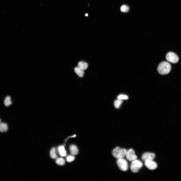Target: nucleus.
Listing matches in <instances>:
<instances>
[{
	"label": "nucleus",
	"mask_w": 181,
	"mask_h": 181,
	"mask_svg": "<svg viewBox=\"0 0 181 181\" xmlns=\"http://www.w3.org/2000/svg\"><path fill=\"white\" fill-rule=\"evenodd\" d=\"M171 69V65L170 63L164 61L159 64L158 70L160 74L165 75L169 73Z\"/></svg>",
	"instance_id": "f257e3e1"
},
{
	"label": "nucleus",
	"mask_w": 181,
	"mask_h": 181,
	"mask_svg": "<svg viewBox=\"0 0 181 181\" xmlns=\"http://www.w3.org/2000/svg\"><path fill=\"white\" fill-rule=\"evenodd\" d=\"M127 152L125 149L117 147L113 150V154L114 156L117 159H122L125 156Z\"/></svg>",
	"instance_id": "f03ea898"
},
{
	"label": "nucleus",
	"mask_w": 181,
	"mask_h": 181,
	"mask_svg": "<svg viewBox=\"0 0 181 181\" xmlns=\"http://www.w3.org/2000/svg\"><path fill=\"white\" fill-rule=\"evenodd\" d=\"M143 164L140 161L135 160L132 161L131 165V169L133 173H137L142 167Z\"/></svg>",
	"instance_id": "7ed1b4c3"
},
{
	"label": "nucleus",
	"mask_w": 181,
	"mask_h": 181,
	"mask_svg": "<svg viewBox=\"0 0 181 181\" xmlns=\"http://www.w3.org/2000/svg\"><path fill=\"white\" fill-rule=\"evenodd\" d=\"M166 58L167 61L174 63H177L179 60L177 55L175 53L172 52L168 53L167 54Z\"/></svg>",
	"instance_id": "20e7f679"
},
{
	"label": "nucleus",
	"mask_w": 181,
	"mask_h": 181,
	"mask_svg": "<svg viewBox=\"0 0 181 181\" xmlns=\"http://www.w3.org/2000/svg\"><path fill=\"white\" fill-rule=\"evenodd\" d=\"M117 164L120 169L123 171H126L128 169L127 162L123 158L119 159L117 161Z\"/></svg>",
	"instance_id": "39448f33"
},
{
	"label": "nucleus",
	"mask_w": 181,
	"mask_h": 181,
	"mask_svg": "<svg viewBox=\"0 0 181 181\" xmlns=\"http://www.w3.org/2000/svg\"><path fill=\"white\" fill-rule=\"evenodd\" d=\"M126 156L127 159L129 161H133L137 158L134 150L132 149H129L127 152Z\"/></svg>",
	"instance_id": "423d86ee"
},
{
	"label": "nucleus",
	"mask_w": 181,
	"mask_h": 181,
	"mask_svg": "<svg viewBox=\"0 0 181 181\" xmlns=\"http://www.w3.org/2000/svg\"><path fill=\"white\" fill-rule=\"evenodd\" d=\"M145 161V165L149 169L151 170H153L157 168V164L152 160H147Z\"/></svg>",
	"instance_id": "0eeeda50"
},
{
	"label": "nucleus",
	"mask_w": 181,
	"mask_h": 181,
	"mask_svg": "<svg viewBox=\"0 0 181 181\" xmlns=\"http://www.w3.org/2000/svg\"><path fill=\"white\" fill-rule=\"evenodd\" d=\"M155 155L154 154L149 152L144 153L142 155V159L145 161L147 160H153L155 158Z\"/></svg>",
	"instance_id": "6e6552de"
},
{
	"label": "nucleus",
	"mask_w": 181,
	"mask_h": 181,
	"mask_svg": "<svg viewBox=\"0 0 181 181\" xmlns=\"http://www.w3.org/2000/svg\"><path fill=\"white\" fill-rule=\"evenodd\" d=\"M8 129V125L6 123L1 122L0 123V132H6L7 131Z\"/></svg>",
	"instance_id": "1a4fd4ad"
},
{
	"label": "nucleus",
	"mask_w": 181,
	"mask_h": 181,
	"mask_svg": "<svg viewBox=\"0 0 181 181\" xmlns=\"http://www.w3.org/2000/svg\"><path fill=\"white\" fill-rule=\"evenodd\" d=\"M70 150L71 154L73 156L76 155L78 153V149L77 147L74 145H72L70 146Z\"/></svg>",
	"instance_id": "9d476101"
},
{
	"label": "nucleus",
	"mask_w": 181,
	"mask_h": 181,
	"mask_svg": "<svg viewBox=\"0 0 181 181\" xmlns=\"http://www.w3.org/2000/svg\"><path fill=\"white\" fill-rule=\"evenodd\" d=\"M88 66L87 63L83 61L80 62L78 64V67L83 70L86 69Z\"/></svg>",
	"instance_id": "9b49d317"
},
{
	"label": "nucleus",
	"mask_w": 181,
	"mask_h": 181,
	"mask_svg": "<svg viewBox=\"0 0 181 181\" xmlns=\"http://www.w3.org/2000/svg\"><path fill=\"white\" fill-rule=\"evenodd\" d=\"M58 150L60 156L65 157L66 156V152L64 146H61L58 148Z\"/></svg>",
	"instance_id": "f8f14e48"
},
{
	"label": "nucleus",
	"mask_w": 181,
	"mask_h": 181,
	"mask_svg": "<svg viewBox=\"0 0 181 181\" xmlns=\"http://www.w3.org/2000/svg\"><path fill=\"white\" fill-rule=\"evenodd\" d=\"M74 71L75 73L80 77H83L84 75V72L83 70L78 67H75L74 68Z\"/></svg>",
	"instance_id": "ddd939ff"
},
{
	"label": "nucleus",
	"mask_w": 181,
	"mask_h": 181,
	"mask_svg": "<svg viewBox=\"0 0 181 181\" xmlns=\"http://www.w3.org/2000/svg\"><path fill=\"white\" fill-rule=\"evenodd\" d=\"M50 154V157L52 158L55 159L57 158V156L56 154V149L55 148H53L51 149Z\"/></svg>",
	"instance_id": "4468645a"
},
{
	"label": "nucleus",
	"mask_w": 181,
	"mask_h": 181,
	"mask_svg": "<svg viewBox=\"0 0 181 181\" xmlns=\"http://www.w3.org/2000/svg\"><path fill=\"white\" fill-rule=\"evenodd\" d=\"M12 104L11 98L9 96H7L5 98L4 101V104L6 107H8Z\"/></svg>",
	"instance_id": "2eb2a0df"
},
{
	"label": "nucleus",
	"mask_w": 181,
	"mask_h": 181,
	"mask_svg": "<svg viewBox=\"0 0 181 181\" xmlns=\"http://www.w3.org/2000/svg\"><path fill=\"white\" fill-rule=\"evenodd\" d=\"M122 102L123 101L122 100L118 99L116 100L114 103L115 107L117 109L119 108Z\"/></svg>",
	"instance_id": "dca6fc26"
},
{
	"label": "nucleus",
	"mask_w": 181,
	"mask_h": 181,
	"mask_svg": "<svg viewBox=\"0 0 181 181\" xmlns=\"http://www.w3.org/2000/svg\"><path fill=\"white\" fill-rule=\"evenodd\" d=\"M56 162L57 164L60 166H63L65 163V160L62 158H59L57 159Z\"/></svg>",
	"instance_id": "f3484780"
},
{
	"label": "nucleus",
	"mask_w": 181,
	"mask_h": 181,
	"mask_svg": "<svg viewBox=\"0 0 181 181\" xmlns=\"http://www.w3.org/2000/svg\"><path fill=\"white\" fill-rule=\"evenodd\" d=\"M129 9V7L126 5H122L121 8V12H128Z\"/></svg>",
	"instance_id": "a211bd4d"
},
{
	"label": "nucleus",
	"mask_w": 181,
	"mask_h": 181,
	"mask_svg": "<svg viewBox=\"0 0 181 181\" xmlns=\"http://www.w3.org/2000/svg\"><path fill=\"white\" fill-rule=\"evenodd\" d=\"M128 98V97L127 95L124 94L120 95L117 97L118 99L122 100H127Z\"/></svg>",
	"instance_id": "6ab92c4d"
},
{
	"label": "nucleus",
	"mask_w": 181,
	"mask_h": 181,
	"mask_svg": "<svg viewBox=\"0 0 181 181\" xmlns=\"http://www.w3.org/2000/svg\"><path fill=\"white\" fill-rule=\"evenodd\" d=\"M75 159V158L72 156H69L66 158V160L67 162H71L73 161Z\"/></svg>",
	"instance_id": "aec40b11"
},
{
	"label": "nucleus",
	"mask_w": 181,
	"mask_h": 181,
	"mask_svg": "<svg viewBox=\"0 0 181 181\" xmlns=\"http://www.w3.org/2000/svg\"><path fill=\"white\" fill-rule=\"evenodd\" d=\"M85 15L86 16H88V14L87 13Z\"/></svg>",
	"instance_id": "412c9836"
},
{
	"label": "nucleus",
	"mask_w": 181,
	"mask_h": 181,
	"mask_svg": "<svg viewBox=\"0 0 181 181\" xmlns=\"http://www.w3.org/2000/svg\"><path fill=\"white\" fill-rule=\"evenodd\" d=\"M2 122L1 120L0 119V123Z\"/></svg>",
	"instance_id": "4be33fe9"
}]
</instances>
